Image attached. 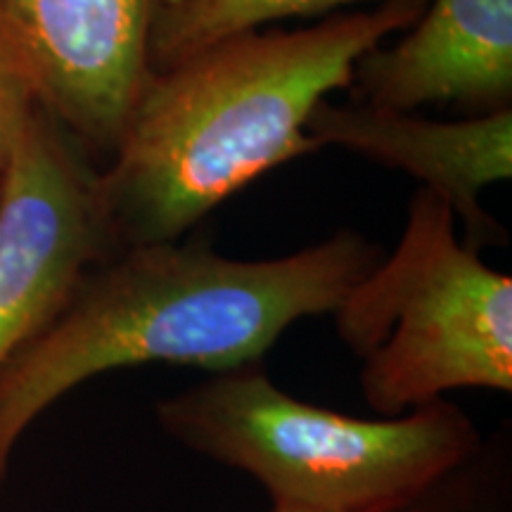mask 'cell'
Returning a JSON list of instances; mask_svg holds the SVG:
<instances>
[{"label": "cell", "instance_id": "6da1fadb", "mask_svg": "<svg viewBox=\"0 0 512 512\" xmlns=\"http://www.w3.org/2000/svg\"><path fill=\"white\" fill-rule=\"evenodd\" d=\"M427 0H382L297 31H242L152 74L98 200L119 247L174 242L266 171L309 152L320 100Z\"/></svg>", "mask_w": 512, "mask_h": 512}, {"label": "cell", "instance_id": "7a4b0ae2", "mask_svg": "<svg viewBox=\"0 0 512 512\" xmlns=\"http://www.w3.org/2000/svg\"><path fill=\"white\" fill-rule=\"evenodd\" d=\"M380 259L354 230L259 261L200 242L119 247L0 373V484L24 432L79 384L147 363L211 375L254 366L290 325L332 316Z\"/></svg>", "mask_w": 512, "mask_h": 512}, {"label": "cell", "instance_id": "3957f363", "mask_svg": "<svg viewBox=\"0 0 512 512\" xmlns=\"http://www.w3.org/2000/svg\"><path fill=\"white\" fill-rule=\"evenodd\" d=\"M155 418L176 444L254 477L273 503L323 512H387L484 444L446 399L399 418H354L287 394L261 363L166 396Z\"/></svg>", "mask_w": 512, "mask_h": 512}, {"label": "cell", "instance_id": "277c9868", "mask_svg": "<svg viewBox=\"0 0 512 512\" xmlns=\"http://www.w3.org/2000/svg\"><path fill=\"white\" fill-rule=\"evenodd\" d=\"M332 318L382 418L458 389L512 392V278L458 240L456 214L437 192H415L399 245Z\"/></svg>", "mask_w": 512, "mask_h": 512}, {"label": "cell", "instance_id": "5b68a950", "mask_svg": "<svg viewBox=\"0 0 512 512\" xmlns=\"http://www.w3.org/2000/svg\"><path fill=\"white\" fill-rule=\"evenodd\" d=\"M95 183L83 147L38 107L0 176V373L119 247Z\"/></svg>", "mask_w": 512, "mask_h": 512}, {"label": "cell", "instance_id": "8992f818", "mask_svg": "<svg viewBox=\"0 0 512 512\" xmlns=\"http://www.w3.org/2000/svg\"><path fill=\"white\" fill-rule=\"evenodd\" d=\"M166 0H0L34 67L43 110L83 150L112 157L152 79Z\"/></svg>", "mask_w": 512, "mask_h": 512}, {"label": "cell", "instance_id": "52a82bcc", "mask_svg": "<svg viewBox=\"0 0 512 512\" xmlns=\"http://www.w3.org/2000/svg\"><path fill=\"white\" fill-rule=\"evenodd\" d=\"M351 88L356 102L399 112L444 102L470 117L510 110L512 0H427L406 36L356 62Z\"/></svg>", "mask_w": 512, "mask_h": 512}, {"label": "cell", "instance_id": "ba28073f", "mask_svg": "<svg viewBox=\"0 0 512 512\" xmlns=\"http://www.w3.org/2000/svg\"><path fill=\"white\" fill-rule=\"evenodd\" d=\"M306 131L318 147H344L418 178L460 216L470 247L479 249L501 235L482 209V192L512 176V107L460 121H432L363 102L320 100Z\"/></svg>", "mask_w": 512, "mask_h": 512}, {"label": "cell", "instance_id": "9c48e42d", "mask_svg": "<svg viewBox=\"0 0 512 512\" xmlns=\"http://www.w3.org/2000/svg\"><path fill=\"white\" fill-rule=\"evenodd\" d=\"M382 0H166L150 41V67L162 72L211 43L290 17H316Z\"/></svg>", "mask_w": 512, "mask_h": 512}, {"label": "cell", "instance_id": "30bf717a", "mask_svg": "<svg viewBox=\"0 0 512 512\" xmlns=\"http://www.w3.org/2000/svg\"><path fill=\"white\" fill-rule=\"evenodd\" d=\"M387 512H512V458L503 437Z\"/></svg>", "mask_w": 512, "mask_h": 512}, {"label": "cell", "instance_id": "8fae6325", "mask_svg": "<svg viewBox=\"0 0 512 512\" xmlns=\"http://www.w3.org/2000/svg\"><path fill=\"white\" fill-rule=\"evenodd\" d=\"M38 107L43 105L34 67L15 29L0 12V176Z\"/></svg>", "mask_w": 512, "mask_h": 512}, {"label": "cell", "instance_id": "7c38bea8", "mask_svg": "<svg viewBox=\"0 0 512 512\" xmlns=\"http://www.w3.org/2000/svg\"><path fill=\"white\" fill-rule=\"evenodd\" d=\"M271 512H323V510H311V508H297V505H278V503H273Z\"/></svg>", "mask_w": 512, "mask_h": 512}]
</instances>
